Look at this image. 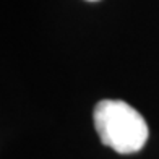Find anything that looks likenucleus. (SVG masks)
Segmentation results:
<instances>
[{
    "label": "nucleus",
    "mask_w": 159,
    "mask_h": 159,
    "mask_svg": "<svg viewBox=\"0 0 159 159\" xmlns=\"http://www.w3.org/2000/svg\"><path fill=\"white\" fill-rule=\"evenodd\" d=\"M94 127L102 144L120 154L140 151L149 136L143 115L117 99H104L94 107Z\"/></svg>",
    "instance_id": "nucleus-1"
},
{
    "label": "nucleus",
    "mask_w": 159,
    "mask_h": 159,
    "mask_svg": "<svg viewBox=\"0 0 159 159\" xmlns=\"http://www.w3.org/2000/svg\"><path fill=\"white\" fill-rule=\"evenodd\" d=\"M89 2H96V0H89Z\"/></svg>",
    "instance_id": "nucleus-2"
}]
</instances>
